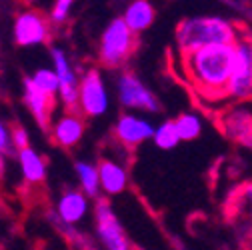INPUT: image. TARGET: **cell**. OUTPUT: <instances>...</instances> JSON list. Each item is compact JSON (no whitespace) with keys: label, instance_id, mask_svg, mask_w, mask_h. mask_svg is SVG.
<instances>
[{"label":"cell","instance_id":"cell-1","mask_svg":"<svg viewBox=\"0 0 252 250\" xmlns=\"http://www.w3.org/2000/svg\"><path fill=\"white\" fill-rule=\"evenodd\" d=\"M234 44L208 46L182 54V66L190 84L202 96H228L226 88L232 72Z\"/></svg>","mask_w":252,"mask_h":250},{"label":"cell","instance_id":"cell-2","mask_svg":"<svg viewBox=\"0 0 252 250\" xmlns=\"http://www.w3.org/2000/svg\"><path fill=\"white\" fill-rule=\"evenodd\" d=\"M236 40H238L236 28L220 16L186 18L176 28V42L182 54L208 48V46L234 44Z\"/></svg>","mask_w":252,"mask_h":250},{"label":"cell","instance_id":"cell-3","mask_svg":"<svg viewBox=\"0 0 252 250\" xmlns=\"http://www.w3.org/2000/svg\"><path fill=\"white\" fill-rule=\"evenodd\" d=\"M134 32L124 24L122 18H114L102 32L100 38V62L104 66H120L122 62L128 60V56L134 50Z\"/></svg>","mask_w":252,"mask_h":250},{"label":"cell","instance_id":"cell-4","mask_svg":"<svg viewBox=\"0 0 252 250\" xmlns=\"http://www.w3.org/2000/svg\"><path fill=\"white\" fill-rule=\"evenodd\" d=\"M94 232L104 250H130V242L118 216L114 214L110 202L102 196L94 204Z\"/></svg>","mask_w":252,"mask_h":250},{"label":"cell","instance_id":"cell-5","mask_svg":"<svg viewBox=\"0 0 252 250\" xmlns=\"http://www.w3.org/2000/svg\"><path fill=\"white\" fill-rule=\"evenodd\" d=\"M110 106V98H108V90L104 86V80L100 76L98 70H88L82 78H80V86H78V108L82 114L86 116H102Z\"/></svg>","mask_w":252,"mask_h":250},{"label":"cell","instance_id":"cell-6","mask_svg":"<svg viewBox=\"0 0 252 250\" xmlns=\"http://www.w3.org/2000/svg\"><path fill=\"white\" fill-rule=\"evenodd\" d=\"M252 92V40L234 42L232 72L226 94L232 98H244Z\"/></svg>","mask_w":252,"mask_h":250},{"label":"cell","instance_id":"cell-7","mask_svg":"<svg viewBox=\"0 0 252 250\" xmlns=\"http://www.w3.org/2000/svg\"><path fill=\"white\" fill-rule=\"evenodd\" d=\"M118 100L126 108H136L146 112H158L160 104L156 96L142 84V80L132 72H122L116 80Z\"/></svg>","mask_w":252,"mask_h":250},{"label":"cell","instance_id":"cell-8","mask_svg":"<svg viewBox=\"0 0 252 250\" xmlns=\"http://www.w3.org/2000/svg\"><path fill=\"white\" fill-rule=\"evenodd\" d=\"M50 34L48 20L34 12V10H24L14 20V40L20 46H36L44 44Z\"/></svg>","mask_w":252,"mask_h":250},{"label":"cell","instance_id":"cell-9","mask_svg":"<svg viewBox=\"0 0 252 250\" xmlns=\"http://www.w3.org/2000/svg\"><path fill=\"white\" fill-rule=\"evenodd\" d=\"M154 130H156V126L150 120H146L142 116H134V114H122L114 126V134H116L118 142L128 148L138 146L146 140H152Z\"/></svg>","mask_w":252,"mask_h":250},{"label":"cell","instance_id":"cell-10","mask_svg":"<svg viewBox=\"0 0 252 250\" xmlns=\"http://www.w3.org/2000/svg\"><path fill=\"white\" fill-rule=\"evenodd\" d=\"M54 212L64 224L76 226L90 212V198L80 188H66L60 194Z\"/></svg>","mask_w":252,"mask_h":250},{"label":"cell","instance_id":"cell-11","mask_svg":"<svg viewBox=\"0 0 252 250\" xmlns=\"http://www.w3.org/2000/svg\"><path fill=\"white\" fill-rule=\"evenodd\" d=\"M84 130H86V124H84L82 114H78L74 110H68L66 114H62L54 122L52 138L62 148H72V146H76L82 140Z\"/></svg>","mask_w":252,"mask_h":250},{"label":"cell","instance_id":"cell-12","mask_svg":"<svg viewBox=\"0 0 252 250\" xmlns=\"http://www.w3.org/2000/svg\"><path fill=\"white\" fill-rule=\"evenodd\" d=\"M24 102H26L28 110L32 112L34 120L40 124L42 128H46L50 124V114H52V108H54V96L42 92L32 82V78H26L24 80Z\"/></svg>","mask_w":252,"mask_h":250},{"label":"cell","instance_id":"cell-13","mask_svg":"<svg viewBox=\"0 0 252 250\" xmlns=\"http://www.w3.org/2000/svg\"><path fill=\"white\" fill-rule=\"evenodd\" d=\"M100 190L106 196H118L128 188V170L112 158H102L98 164Z\"/></svg>","mask_w":252,"mask_h":250},{"label":"cell","instance_id":"cell-14","mask_svg":"<svg viewBox=\"0 0 252 250\" xmlns=\"http://www.w3.org/2000/svg\"><path fill=\"white\" fill-rule=\"evenodd\" d=\"M154 16H156L154 6L148 2V0H134V2H130L126 6L122 20L134 34H140L154 22Z\"/></svg>","mask_w":252,"mask_h":250},{"label":"cell","instance_id":"cell-15","mask_svg":"<svg viewBox=\"0 0 252 250\" xmlns=\"http://www.w3.org/2000/svg\"><path fill=\"white\" fill-rule=\"evenodd\" d=\"M224 132L242 146L252 148V114L244 110H234L224 118Z\"/></svg>","mask_w":252,"mask_h":250},{"label":"cell","instance_id":"cell-16","mask_svg":"<svg viewBox=\"0 0 252 250\" xmlns=\"http://www.w3.org/2000/svg\"><path fill=\"white\" fill-rule=\"evenodd\" d=\"M18 164L22 178L28 184H40L46 180V164L44 158L34 148H24L18 152Z\"/></svg>","mask_w":252,"mask_h":250},{"label":"cell","instance_id":"cell-17","mask_svg":"<svg viewBox=\"0 0 252 250\" xmlns=\"http://www.w3.org/2000/svg\"><path fill=\"white\" fill-rule=\"evenodd\" d=\"M74 172L78 176V182H80V190L88 196V198H94L98 200L102 190H100V176H98V166L92 164V162H86V160H78L74 164Z\"/></svg>","mask_w":252,"mask_h":250},{"label":"cell","instance_id":"cell-18","mask_svg":"<svg viewBox=\"0 0 252 250\" xmlns=\"http://www.w3.org/2000/svg\"><path fill=\"white\" fill-rule=\"evenodd\" d=\"M50 56H52V64H54V72L60 80V88H78L80 86V78L76 76L74 68L70 66L68 62V56L62 48H52L50 50Z\"/></svg>","mask_w":252,"mask_h":250},{"label":"cell","instance_id":"cell-19","mask_svg":"<svg viewBox=\"0 0 252 250\" xmlns=\"http://www.w3.org/2000/svg\"><path fill=\"white\" fill-rule=\"evenodd\" d=\"M174 126H176V132H178L180 142L182 140L190 142V140H194V138L200 136V132H202V120L194 112H184V114H180L174 120Z\"/></svg>","mask_w":252,"mask_h":250},{"label":"cell","instance_id":"cell-20","mask_svg":"<svg viewBox=\"0 0 252 250\" xmlns=\"http://www.w3.org/2000/svg\"><path fill=\"white\" fill-rule=\"evenodd\" d=\"M152 142L160 150H172L174 146H178L180 138H178V132H176V126H174V120H166V122L158 124L156 130H154Z\"/></svg>","mask_w":252,"mask_h":250},{"label":"cell","instance_id":"cell-21","mask_svg":"<svg viewBox=\"0 0 252 250\" xmlns=\"http://www.w3.org/2000/svg\"><path fill=\"white\" fill-rule=\"evenodd\" d=\"M32 82H34L42 92L50 94V96L58 94V90H60V80H58L56 72L50 70V68H40V70H36L34 76H32Z\"/></svg>","mask_w":252,"mask_h":250},{"label":"cell","instance_id":"cell-22","mask_svg":"<svg viewBox=\"0 0 252 250\" xmlns=\"http://www.w3.org/2000/svg\"><path fill=\"white\" fill-rule=\"evenodd\" d=\"M74 4V0H56L54 2V8H52V14H50V20L60 24V22H64L70 14V8Z\"/></svg>","mask_w":252,"mask_h":250},{"label":"cell","instance_id":"cell-23","mask_svg":"<svg viewBox=\"0 0 252 250\" xmlns=\"http://www.w3.org/2000/svg\"><path fill=\"white\" fill-rule=\"evenodd\" d=\"M10 138H12V148H16L18 152L24 150V148H30V136H28V132L22 126L14 128Z\"/></svg>","mask_w":252,"mask_h":250},{"label":"cell","instance_id":"cell-24","mask_svg":"<svg viewBox=\"0 0 252 250\" xmlns=\"http://www.w3.org/2000/svg\"><path fill=\"white\" fill-rule=\"evenodd\" d=\"M12 148V138L6 130V126L2 122H0V154H4V152H10Z\"/></svg>","mask_w":252,"mask_h":250},{"label":"cell","instance_id":"cell-25","mask_svg":"<svg viewBox=\"0 0 252 250\" xmlns=\"http://www.w3.org/2000/svg\"><path fill=\"white\" fill-rule=\"evenodd\" d=\"M242 200H244V208L252 214V184H248L244 192H242Z\"/></svg>","mask_w":252,"mask_h":250},{"label":"cell","instance_id":"cell-26","mask_svg":"<svg viewBox=\"0 0 252 250\" xmlns=\"http://www.w3.org/2000/svg\"><path fill=\"white\" fill-rule=\"evenodd\" d=\"M2 170H4V156L0 154V174H2Z\"/></svg>","mask_w":252,"mask_h":250}]
</instances>
